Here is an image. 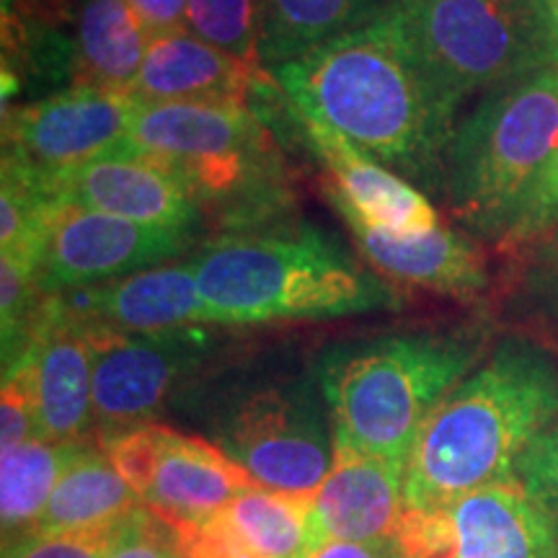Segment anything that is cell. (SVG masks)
Returning <instances> with one entry per match:
<instances>
[{
    "mask_svg": "<svg viewBox=\"0 0 558 558\" xmlns=\"http://www.w3.org/2000/svg\"><path fill=\"white\" fill-rule=\"evenodd\" d=\"M137 99L122 90L65 86L3 109V156L39 173L78 169L130 143Z\"/></svg>",
    "mask_w": 558,
    "mask_h": 558,
    "instance_id": "obj_11",
    "label": "cell"
},
{
    "mask_svg": "<svg viewBox=\"0 0 558 558\" xmlns=\"http://www.w3.org/2000/svg\"><path fill=\"white\" fill-rule=\"evenodd\" d=\"M199 239L60 202L39 251V282L68 292L177 262Z\"/></svg>",
    "mask_w": 558,
    "mask_h": 558,
    "instance_id": "obj_12",
    "label": "cell"
},
{
    "mask_svg": "<svg viewBox=\"0 0 558 558\" xmlns=\"http://www.w3.org/2000/svg\"><path fill=\"white\" fill-rule=\"evenodd\" d=\"M311 558H403L396 543H354L326 538Z\"/></svg>",
    "mask_w": 558,
    "mask_h": 558,
    "instance_id": "obj_36",
    "label": "cell"
},
{
    "mask_svg": "<svg viewBox=\"0 0 558 558\" xmlns=\"http://www.w3.org/2000/svg\"><path fill=\"white\" fill-rule=\"evenodd\" d=\"M269 70L251 65L220 47L194 37L192 32H173L153 37L143 68L132 86L140 104H246Z\"/></svg>",
    "mask_w": 558,
    "mask_h": 558,
    "instance_id": "obj_18",
    "label": "cell"
},
{
    "mask_svg": "<svg viewBox=\"0 0 558 558\" xmlns=\"http://www.w3.org/2000/svg\"><path fill=\"white\" fill-rule=\"evenodd\" d=\"M403 558H558V514L514 476L429 509H407Z\"/></svg>",
    "mask_w": 558,
    "mask_h": 558,
    "instance_id": "obj_9",
    "label": "cell"
},
{
    "mask_svg": "<svg viewBox=\"0 0 558 558\" xmlns=\"http://www.w3.org/2000/svg\"><path fill=\"white\" fill-rule=\"evenodd\" d=\"M558 422V365L525 337L501 339L432 411L407 460V509H429L518 476Z\"/></svg>",
    "mask_w": 558,
    "mask_h": 558,
    "instance_id": "obj_2",
    "label": "cell"
},
{
    "mask_svg": "<svg viewBox=\"0 0 558 558\" xmlns=\"http://www.w3.org/2000/svg\"><path fill=\"white\" fill-rule=\"evenodd\" d=\"M24 354L34 375L37 437L47 442L94 437V362L86 324L62 303L58 292L47 300Z\"/></svg>",
    "mask_w": 558,
    "mask_h": 558,
    "instance_id": "obj_16",
    "label": "cell"
},
{
    "mask_svg": "<svg viewBox=\"0 0 558 558\" xmlns=\"http://www.w3.org/2000/svg\"><path fill=\"white\" fill-rule=\"evenodd\" d=\"M558 228V150L554 158L548 160V166L543 173L535 179V184L530 186L525 197H522L520 207L514 209L512 220L505 239L499 241L501 254L509 251H518L527 243L543 239L550 230Z\"/></svg>",
    "mask_w": 558,
    "mask_h": 558,
    "instance_id": "obj_30",
    "label": "cell"
},
{
    "mask_svg": "<svg viewBox=\"0 0 558 558\" xmlns=\"http://www.w3.org/2000/svg\"><path fill=\"white\" fill-rule=\"evenodd\" d=\"M109 558H179L173 548V533L148 507H140L128 533Z\"/></svg>",
    "mask_w": 558,
    "mask_h": 558,
    "instance_id": "obj_34",
    "label": "cell"
},
{
    "mask_svg": "<svg viewBox=\"0 0 558 558\" xmlns=\"http://www.w3.org/2000/svg\"><path fill=\"white\" fill-rule=\"evenodd\" d=\"M45 173L3 156L0 166V254H24L39 262L41 241L58 209Z\"/></svg>",
    "mask_w": 558,
    "mask_h": 558,
    "instance_id": "obj_26",
    "label": "cell"
},
{
    "mask_svg": "<svg viewBox=\"0 0 558 558\" xmlns=\"http://www.w3.org/2000/svg\"><path fill=\"white\" fill-rule=\"evenodd\" d=\"M140 507L143 501L111 465L99 439H90L62 473L37 530L39 533H68V530L114 525V522L130 520Z\"/></svg>",
    "mask_w": 558,
    "mask_h": 558,
    "instance_id": "obj_23",
    "label": "cell"
},
{
    "mask_svg": "<svg viewBox=\"0 0 558 558\" xmlns=\"http://www.w3.org/2000/svg\"><path fill=\"white\" fill-rule=\"evenodd\" d=\"M132 518L114 522V525L68 530V533H39V530H34V533L5 543L3 558H109L122 543Z\"/></svg>",
    "mask_w": 558,
    "mask_h": 558,
    "instance_id": "obj_29",
    "label": "cell"
},
{
    "mask_svg": "<svg viewBox=\"0 0 558 558\" xmlns=\"http://www.w3.org/2000/svg\"><path fill=\"white\" fill-rule=\"evenodd\" d=\"M284 94L429 199L442 197L458 109L411 50L393 13L271 70Z\"/></svg>",
    "mask_w": 558,
    "mask_h": 558,
    "instance_id": "obj_1",
    "label": "cell"
},
{
    "mask_svg": "<svg viewBox=\"0 0 558 558\" xmlns=\"http://www.w3.org/2000/svg\"><path fill=\"white\" fill-rule=\"evenodd\" d=\"M507 256L512 271L505 279V308L558 344V241L538 239Z\"/></svg>",
    "mask_w": 558,
    "mask_h": 558,
    "instance_id": "obj_27",
    "label": "cell"
},
{
    "mask_svg": "<svg viewBox=\"0 0 558 558\" xmlns=\"http://www.w3.org/2000/svg\"><path fill=\"white\" fill-rule=\"evenodd\" d=\"M324 197L344 220L354 246L369 269L378 271L388 282L399 288H418L435 292V295L460 300V303H476L492 292V271L488 256L481 241L456 230L439 226L416 233L378 228L367 222L357 209L347 205L339 194L326 186Z\"/></svg>",
    "mask_w": 558,
    "mask_h": 558,
    "instance_id": "obj_13",
    "label": "cell"
},
{
    "mask_svg": "<svg viewBox=\"0 0 558 558\" xmlns=\"http://www.w3.org/2000/svg\"><path fill=\"white\" fill-rule=\"evenodd\" d=\"M130 145L184 181L215 233L292 220L290 163L275 128L246 104L137 101Z\"/></svg>",
    "mask_w": 558,
    "mask_h": 558,
    "instance_id": "obj_4",
    "label": "cell"
},
{
    "mask_svg": "<svg viewBox=\"0 0 558 558\" xmlns=\"http://www.w3.org/2000/svg\"><path fill=\"white\" fill-rule=\"evenodd\" d=\"M90 439L96 437L78 439V442H47V439L32 437L16 448L0 452L3 546L37 530L62 473L81 456Z\"/></svg>",
    "mask_w": 558,
    "mask_h": 558,
    "instance_id": "obj_24",
    "label": "cell"
},
{
    "mask_svg": "<svg viewBox=\"0 0 558 558\" xmlns=\"http://www.w3.org/2000/svg\"><path fill=\"white\" fill-rule=\"evenodd\" d=\"M486 331H409L331 349L320 393L333 442L407 463L427 418L481 362Z\"/></svg>",
    "mask_w": 558,
    "mask_h": 558,
    "instance_id": "obj_5",
    "label": "cell"
},
{
    "mask_svg": "<svg viewBox=\"0 0 558 558\" xmlns=\"http://www.w3.org/2000/svg\"><path fill=\"white\" fill-rule=\"evenodd\" d=\"M94 362V435L99 442L153 422L169 396L205 360V326L135 333L83 318Z\"/></svg>",
    "mask_w": 558,
    "mask_h": 558,
    "instance_id": "obj_10",
    "label": "cell"
},
{
    "mask_svg": "<svg viewBox=\"0 0 558 558\" xmlns=\"http://www.w3.org/2000/svg\"><path fill=\"white\" fill-rule=\"evenodd\" d=\"M58 295L75 316L122 331L158 333L209 326L192 262L160 264L114 282Z\"/></svg>",
    "mask_w": 558,
    "mask_h": 558,
    "instance_id": "obj_19",
    "label": "cell"
},
{
    "mask_svg": "<svg viewBox=\"0 0 558 558\" xmlns=\"http://www.w3.org/2000/svg\"><path fill=\"white\" fill-rule=\"evenodd\" d=\"M186 3L190 0H130V5L148 26L150 37L186 29Z\"/></svg>",
    "mask_w": 558,
    "mask_h": 558,
    "instance_id": "obj_35",
    "label": "cell"
},
{
    "mask_svg": "<svg viewBox=\"0 0 558 558\" xmlns=\"http://www.w3.org/2000/svg\"><path fill=\"white\" fill-rule=\"evenodd\" d=\"M54 197L96 213L114 215L140 226L171 230L199 239L205 215L177 173L148 153L128 143L111 156L78 169L45 173Z\"/></svg>",
    "mask_w": 558,
    "mask_h": 558,
    "instance_id": "obj_14",
    "label": "cell"
},
{
    "mask_svg": "<svg viewBox=\"0 0 558 558\" xmlns=\"http://www.w3.org/2000/svg\"><path fill=\"white\" fill-rule=\"evenodd\" d=\"M209 326L288 324L396 311L407 290L298 220L215 233L190 256Z\"/></svg>",
    "mask_w": 558,
    "mask_h": 558,
    "instance_id": "obj_3",
    "label": "cell"
},
{
    "mask_svg": "<svg viewBox=\"0 0 558 558\" xmlns=\"http://www.w3.org/2000/svg\"><path fill=\"white\" fill-rule=\"evenodd\" d=\"M543 21H546V32L550 41V54H554V65H558V0H538Z\"/></svg>",
    "mask_w": 558,
    "mask_h": 558,
    "instance_id": "obj_38",
    "label": "cell"
},
{
    "mask_svg": "<svg viewBox=\"0 0 558 558\" xmlns=\"http://www.w3.org/2000/svg\"><path fill=\"white\" fill-rule=\"evenodd\" d=\"M407 512V463L333 442L329 476L316 494L320 541L393 543Z\"/></svg>",
    "mask_w": 558,
    "mask_h": 558,
    "instance_id": "obj_17",
    "label": "cell"
},
{
    "mask_svg": "<svg viewBox=\"0 0 558 558\" xmlns=\"http://www.w3.org/2000/svg\"><path fill=\"white\" fill-rule=\"evenodd\" d=\"M399 0H259V60L277 70L373 24Z\"/></svg>",
    "mask_w": 558,
    "mask_h": 558,
    "instance_id": "obj_22",
    "label": "cell"
},
{
    "mask_svg": "<svg viewBox=\"0 0 558 558\" xmlns=\"http://www.w3.org/2000/svg\"><path fill=\"white\" fill-rule=\"evenodd\" d=\"M256 486L215 442L166 427L156 469L140 501L166 525H179L213 518L239 494Z\"/></svg>",
    "mask_w": 558,
    "mask_h": 558,
    "instance_id": "obj_20",
    "label": "cell"
},
{
    "mask_svg": "<svg viewBox=\"0 0 558 558\" xmlns=\"http://www.w3.org/2000/svg\"><path fill=\"white\" fill-rule=\"evenodd\" d=\"M186 32L251 65L259 60V0H190Z\"/></svg>",
    "mask_w": 558,
    "mask_h": 558,
    "instance_id": "obj_28",
    "label": "cell"
},
{
    "mask_svg": "<svg viewBox=\"0 0 558 558\" xmlns=\"http://www.w3.org/2000/svg\"><path fill=\"white\" fill-rule=\"evenodd\" d=\"M518 478L558 514V422L525 450L518 463Z\"/></svg>",
    "mask_w": 558,
    "mask_h": 558,
    "instance_id": "obj_33",
    "label": "cell"
},
{
    "mask_svg": "<svg viewBox=\"0 0 558 558\" xmlns=\"http://www.w3.org/2000/svg\"><path fill=\"white\" fill-rule=\"evenodd\" d=\"M290 101V130L320 163V186L339 194L349 207L378 228L416 233L439 226V213L424 192L378 163L360 145L333 130L311 109Z\"/></svg>",
    "mask_w": 558,
    "mask_h": 558,
    "instance_id": "obj_15",
    "label": "cell"
},
{
    "mask_svg": "<svg viewBox=\"0 0 558 558\" xmlns=\"http://www.w3.org/2000/svg\"><path fill=\"white\" fill-rule=\"evenodd\" d=\"M21 16L41 26H62L68 19L70 0H9Z\"/></svg>",
    "mask_w": 558,
    "mask_h": 558,
    "instance_id": "obj_37",
    "label": "cell"
},
{
    "mask_svg": "<svg viewBox=\"0 0 558 558\" xmlns=\"http://www.w3.org/2000/svg\"><path fill=\"white\" fill-rule=\"evenodd\" d=\"M37 437V399H34L32 362L21 354L3 365V393H0V450L16 448Z\"/></svg>",
    "mask_w": 558,
    "mask_h": 558,
    "instance_id": "obj_31",
    "label": "cell"
},
{
    "mask_svg": "<svg viewBox=\"0 0 558 558\" xmlns=\"http://www.w3.org/2000/svg\"><path fill=\"white\" fill-rule=\"evenodd\" d=\"M239 538L262 558H311L318 548L316 497L248 488L220 509Z\"/></svg>",
    "mask_w": 558,
    "mask_h": 558,
    "instance_id": "obj_25",
    "label": "cell"
},
{
    "mask_svg": "<svg viewBox=\"0 0 558 558\" xmlns=\"http://www.w3.org/2000/svg\"><path fill=\"white\" fill-rule=\"evenodd\" d=\"M320 396L305 380L251 390L222 414L215 445L262 488L316 497L333 463L331 416Z\"/></svg>",
    "mask_w": 558,
    "mask_h": 558,
    "instance_id": "obj_8",
    "label": "cell"
},
{
    "mask_svg": "<svg viewBox=\"0 0 558 558\" xmlns=\"http://www.w3.org/2000/svg\"><path fill=\"white\" fill-rule=\"evenodd\" d=\"M558 150V65L481 96L456 124L442 202L465 233L499 246L509 220Z\"/></svg>",
    "mask_w": 558,
    "mask_h": 558,
    "instance_id": "obj_6",
    "label": "cell"
},
{
    "mask_svg": "<svg viewBox=\"0 0 558 558\" xmlns=\"http://www.w3.org/2000/svg\"><path fill=\"white\" fill-rule=\"evenodd\" d=\"M179 558H262L230 530L222 514L199 522L169 525Z\"/></svg>",
    "mask_w": 558,
    "mask_h": 558,
    "instance_id": "obj_32",
    "label": "cell"
},
{
    "mask_svg": "<svg viewBox=\"0 0 558 558\" xmlns=\"http://www.w3.org/2000/svg\"><path fill=\"white\" fill-rule=\"evenodd\" d=\"M543 239H556V241H558V228H556V230H550V233L543 235Z\"/></svg>",
    "mask_w": 558,
    "mask_h": 558,
    "instance_id": "obj_39",
    "label": "cell"
},
{
    "mask_svg": "<svg viewBox=\"0 0 558 558\" xmlns=\"http://www.w3.org/2000/svg\"><path fill=\"white\" fill-rule=\"evenodd\" d=\"M62 32L70 86L130 94L153 39L130 0H70Z\"/></svg>",
    "mask_w": 558,
    "mask_h": 558,
    "instance_id": "obj_21",
    "label": "cell"
},
{
    "mask_svg": "<svg viewBox=\"0 0 558 558\" xmlns=\"http://www.w3.org/2000/svg\"><path fill=\"white\" fill-rule=\"evenodd\" d=\"M390 13L458 111L471 96L554 65L538 0H399Z\"/></svg>",
    "mask_w": 558,
    "mask_h": 558,
    "instance_id": "obj_7",
    "label": "cell"
}]
</instances>
